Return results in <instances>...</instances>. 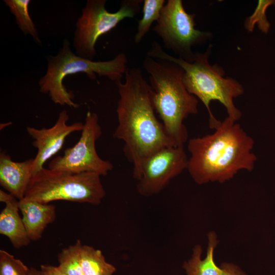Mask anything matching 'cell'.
<instances>
[{
	"label": "cell",
	"instance_id": "cell-1",
	"mask_svg": "<svg viewBox=\"0 0 275 275\" xmlns=\"http://www.w3.org/2000/svg\"><path fill=\"white\" fill-rule=\"evenodd\" d=\"M125 78L124 82H116L119 94L118 124L113 137L124 143L123 152L133 166L136 180L148 156L163 147L175 145L155 115L152 89L142 71L127 68Z\"/></svg>",
	"mask_w": 275,
	"mask_h": 275
},
{
	"label": "cell",
	"instance_id": "cell-2",
	"mask_svg": "<svg viewBox=\"0 0 275 275\" xmlns=\"http://www.w3.org/2000/svg\"><path fill=\"white\" fill-rule=\"evenodd\" d=\"M213 133L188 141L187 170L198 184L224 183L240 170H253L254 141L236 121L227 117Z\"/></svg>",
	"mask_w": 275,
	"mask_h": 275
},
{
	"label": "cell",
	"instance_id": "cell-3",
	"mask_svg": "<svg viewBox=\"0 0 275 275\" xmlns=\"http://www.w3.org/2000/svg\"><path fill=\"white\" fill-rule=\"evenodd\" d=\"M212 45L209 44L204 52H195L191 62L173 57L164 51L161 45L153 41L147 56L167 60L179 65L183 70V82L187 91L199 98L209 114V126L215 129L221 123L213 115L210 104L218 101L227 111L228 117L235 121L241 117V111L235 105L234 99L244 93V88L236 79L225 77L224 68L217 63L210 64L209 58Z\"/></svg>",
	"mask_w": 275,
	"mask_h": 275
},
{
	"label": "cell",
	"instance_id": "cell-4",
	"mask_svg": "<svg viewBox=\"0 0 275 275\" xmlns=\"http://www.w3.org/2000/svg\"><path fill=\"white\" fill-rule=\"evenodd\" d=\"M143 67L149 75L153 106L175 146H184L188 131L183 124L198 112V100L183 82V69L167 60L146 56Z\"/></svg>",
	"mask_w": 275,
	"mask_h": 275
},
{
	"label": "cell",
	"instance_id": "cell-5",
	"mask_svg": "<svg viewBox=\"0 0 275 275\" xmlns=\"http://www.w3.org/2000/svg\"><path fill=\"white\" fill-rule=\"evenodd\" d=\"M46 73L39 80L41 93L48 94L56 104L76 108L79 105L74 100L72 92L63 84L66 76L77 73H85L92 80L105 76L116 82L120 81L127 69L126 55L121 53L106 61H94L74 53L68 40L63 41L62 47L56 56L47 57Z\"/></svg>",
	"mask_w": 275,
	"mask_h": 275
},
{
	"label": "cell",
	"instance_id": "cell-6",
	"mask_svg": "<svg viewBox=\"0 0 275 275\" xmlns=\"http://www.w3.org/2000/svg\"><path fill=\"white\" fill-rule=\"evenodd\" d=\"M100 177L94 172L74 173L43 168L33 175L24 198L44 204L63 200L97 205L105 196Z\"/></svg>",
	"mask_w": 275,
	"mask_h": 275
},
{
	"label": "cell",
	"instance_id": "cell-7",
	"mask_svg": "<svg viewBox=\"0 0 275 275\" xmlns=\"http://www.w3.org/2000/svg\"><path fill=\"white\" fill-rule=\"evenodd\" d=\"M195 14L185 10L181 0H168L153 28L164 47L185 61H193V47L203 45L213 37L211 32L196 29Z\"/></svg>",
	"mask_w": 275,
	"mask_h": 275
},
{
	"label": "cell",
	"instance_id": "cell-8",
	"mask_svg": "<svg viewBox=\"0 0 275 275\" xmlns=\"http://www.w3.org/2000/svg\"><path fill=\"white\" fill-rule=\"evenodd\" d=\"M142 0H123L113 13L105 8L106 0H88L76 24L73 45L76 54L93 60L98 38L115 28L122 20L133 18L141 10Z\"/></svg>",
	"mask_w": 275,
	"mask_h": 275
},
{
	"label": "cell",
	"instance_id": "cell-9",
	"mask_svg": "<svg viewBox=\"0 0 275 275\" xmlns=\"http://www.w3.org/2000/svg\"><path fill=\"white\" fill-rule=\"evenodd\" d=\"M80 137L72 147L67 148L62 156L53 158L48 169L74 173L94 172L106 175L113 169V164L102 159L97 154L96 142L102 134L97 115L87 113Z\"/></svg>",
	"mask_w": 275,
	"mask_h": 275
},
{
	"label": "cell",
	"instance_id": "cell-10",
	"mask_svg": "<svg viewBox=\"0 0 275 275\" xmlns=\"http://www.w3.org/2000/svg\"><path fill=\"white\" fill-rule=\"evenodd\" d=\"M188 159L184 146H167L154 152L143 161L135 180L138 193L144 197L158 194L187 169Z\"/></svg>",
	"mask_w": 275,
	"mask_h": 275
},
{
	"label": "cell",
	"instance_id": "cell-11",
	"mask_svg": "<svg viewBox=\"0 0 275 275\" xmlns=\"http://www.w3.org/2000/svg\"><path fill=\"white\" fill-rule=\"evenodd\" d=\"M68 120L67 112L63 110L59 113L55 124L50 128L26 127L28 133L33 140L32 145L37 149L34 158L33 175L44 168L45 162L62 149L69 135L82 130V123L76 122L68 124Z\"/></svg>",
	"mask_w": 275,
	"mask_h": 275
},
{
	"label": "cell",
	"instance_id": "cell-12",
	"mask_svg": "<svg viewBox=\"0 0 275 275\" xmlns=\"http://www.w3.org/2000/svg\"><path fill=\"white\" fill-rule=\"evenodd\" d=\"M207 238L205 257L202 259V247L197 244L193 249L190 258L183 263L182 268L187 275H248L233 263L224 262L220 266L217 265L214 260V251L219 241L213 231L208 234Z\"/></svg>",
	"mask_w": 275,
	"mask_h": 275
},
{
	"label": "cell",
	"instance_id": "cell-13",
	"mask_svg": "<svg viewBox=\"0 0 275 275\" xmlns=\"http://www.w3.org/2000/svg\"><path fill=\"white\" fill-rule=\"evenodd\" d=\"M34 158L17 162L5 152L0 154V184L9 193L21 200L33 176Z\"/></svg>",
	"mask_w": 275,
	"mask_h": 275
},
{
	"label": "cell",
	"instance_id": "cell-14",
	"mask_svg": "<svg viewBox=\"0 0 275 275\" xmlns=\"http://www.w3.org/2000/svg\"><path fill=\"white\" fill-rule=\"evenodd\" d=\"M0 201L5 204L0 213L1 234L6 236L16 249L27 246L31 240L19 214V200L1 189Z\"/></svg>",
	"mask_w": 275,
	"mask_h": 275
},
{
	"label": "cell",
	"instance_id": "cell-15",
	"mask_svg": "<svg viewBox=\"0 0 275 275\" xmlns=\"http://www.w3.org/2000/svg\"><path fill=\"white\" fill-rule=\"evenodd\" d=\"M19 208L31 241L39 240L46 227L56 218V206L50 203L44 204L23 198L19 200Z\"/></svg>",
	"mask_w": 275,
	"mask_h": 275
},
{
	"label": "cell",
	"instance_id": "cell-16",
	"mask_svg": "<svg viewBox=\"0 0 275 275\" xmlns=\"http://www.w3.org/2000/svg\"><path fill=\"white\" fill-rule=\"evenodd\" d=\"M80 259L84 275H113L116 270L100 250L90 245L82 244Z\"/></svg>",
	"mask_w": 275,
	"mask_h": 275
},
{
	"label": "cell",
	"instance_id": "cell-17",
	"mask_svg": "<svg viewBox=\"0 0 275 275\" xmlns=\"http://www.w3.org/2000/svg\"><path fill=\"white\" fill-rule=\"evenodd\" d=\"M10 11L14 15L16 23L25 34L30 35L35 41L41 44L36 25L29 13L30 0H4Z\"/></svg>",
	"mask_w": 275,
	"mask_h": 275
},
{
	"label": "cell",
	"instance_id": "cell-18",
	"mask_svg": "<svg viewBox=\"0 0 275 275\" xmlns=\"http://www.w3.org/2000/svg\"><path fill=\"white\" fill-rule=\"evenodd\" d=\"M166 3L165 0H144L143 6V17L139 20L134 42L139 43L150 31L154 21H157L162 8Z\"/></svg>",
	"mask_w": 275,
	"mask_h": 275
},
{
	"label": "cell",
	"instance_id": "cell-19",
	"mask_svg": "<svg viewBox=\"0 0 275 275\" xmlns=\"http://www.w3.org/2000/svg\"><path fill=\"white\" fill-rule=\"evenodd\" d=\"M81 245V241L78 239L63 249L58 255V267L67 275H84L80 259Z\"/></svg>",
	"mask_w": 275,
	"mask_h": 275
},
{
	"label": "cell",
	"instance_id": "cell-20",
	"mask_svg": "<svg viewBox=\"0 0 275 275\" xmlns=\"http://www.w3.org/2000/svg\"><path fill=\"white\" fill-rule=\"evenodd\" d=\"M274 0H259L253 13L248 17L244 22V28L249 32H253L255 24L259 30L264 34L269 31L270 24L267 18L266 12L271 5H274Z\"/></svg>",
	"mask_w": 275,
	"mask_h": 275
},
{
	"label": "cell",
	"instance_id": "cell-21",
	"mask_svg": "<svg viewBox=\"0 0 275 275\" xmlns=\"http://www.w3.org/2000/svg\"><path fill=\"white\" fill-rule=\"evenodd\" d=\"M30 268L7 251L0 250V275H30Z\"/></svg>",
	"mask_w": 275,
	"mask_h": 275
},
{
	"label": "cell",
	"instance_id": "cell-22",
	"mask_svg": "<svg viewBox=\"0 0 275 275\" xmlns=\"http://www.w3.org/2000/svg\"><path fill=\"white\" fill-rule=\"evenodd\" d=\"M40 269L48 275H67L62 271L58 266L49 264H42Z\"/></svg>",
	"mask_w": 275,
	"mask_h": 275
},
{
	"label": "cell",
	"instance_id": "cell-23",
	"mask_svg": "<svg viewBox=\"0 0 275 275\" xmlns=\"http://www.w3.org/2000/svg\"><path fill=\"white\" fill-rule=\"evenodd\" d=\"M30 275H48L42 270H38L35 268H31L30 271Z\"/></svg>",
	"mask_w": 275,
	"mask_h": 275
},
{
	"label": "cell",
	"instance_id": "cell-24",
	"mask_svg": "<svg viewBox=\"0 0 275 275\" xmlns=\"http://www.w3.org/2000/svg\"><path fill=\"white\" fill-rule=\"evenodd\" d=\"M274 5V6L275 7V3H274V5Z\"/></svg>",
	"mask_w": 275,
	"mask_h": 275
}]
</instances>
